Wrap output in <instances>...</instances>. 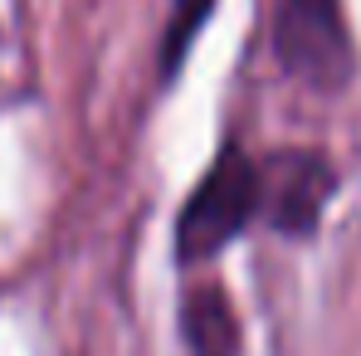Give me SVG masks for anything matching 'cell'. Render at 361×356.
Masks as SVG:
<instances>
[{"instance_id":"6da1fadb","label":"cell","mask_w":361,"mask_h":356,"mask_svg":"<svg viewBox=\"0 0 361 356\" xmlns=\"http://www.w3.org/2000/svg\"><path fill=\"white\" fill-rule=\"evenodd\" d=\"M274 59L312 93H342L357 73V49H352L342 0H279Z\"/></svg>"},{"instance_id":"7a4b0ae2","label":"cell","mask_w":361,"mask_h":356,"mask_svg":"<svg viewBox=\"0 0 361 356\" xmlns=\"http://www.w3.org/2000/svg\"><path fill=\"white\" fill-rule=\"evenodd\" d=\"M249 220H259V166L240 147H225L215 156V166L200 176V185L190 190V200L180 205L176 259L200 264V259L220 254Z\"/></svg>"},{"instance_id":"3957f363","label":"cell","mask_w":361,"mask_h":356,"mask_svg":"<svg viewBox=\"0 0 361 356\" xmlns=\"http://www.w3.org/2000/svg\"><path fill=\"white\" fill-rule=\"evenodd\" d=\"M337 190V171L322 152H279L269 166H259V215L279 235H312L327 200Z\"/></svg>"},{"instance_id":"277c9868","label":"cell","mask_w":361,"mask_h":356,"mask_svg":"<svg viewBox=\"0 0 361 356\" xmlns=\"http://www.w3.org/2000/svg\"><path fill=\"white\" fill-rule=\"evenodd\" d=\"M180 337L190 356H240V317L220 283H195L180 297Z\"/></svg>"},{"instance_id":"5b68a950","label":"cell","mask_w":361,"mask_h":356,"mask_svg":"<svg viewBox=\"0 0 361 356\" xmlns=\"http://www.w3.org/2000/svg\"><path fill=\"white\" fill-rule=\"evenodd\" d=\"M210 10H215V0H171V15H166V30H161V78H176L185 54H190V44H195V35H200V25L210 20Z\"/></svg>"}]
</instances>
